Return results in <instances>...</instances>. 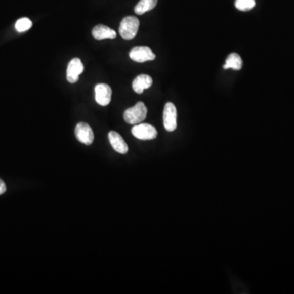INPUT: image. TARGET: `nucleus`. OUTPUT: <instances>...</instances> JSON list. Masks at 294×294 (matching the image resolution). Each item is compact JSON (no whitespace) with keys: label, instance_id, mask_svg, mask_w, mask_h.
Returning <instances> with one entry per match:
<instances>
[{"label":"nucleus","instance_id":"nucleus-2","mask_svg":"<svg viewBox=\"0 0 294 294\" xmlns=\"http://www.w3.org/2000/svg\"><path fill=\"white\" fill-rule=\"evenodd\" d=\"M139 20L136 17H126L121 21L119 34L125 40H132L135 38L139 29Z\"/></svg>","mask_w":294,"mask_h":294},{"label":"nucleus","instance_id":"nucleus-8","mask_svg":"<svg viewBox=\"0 0 294 294\" xmlns=\"http://www.w3.org/2000/svg\"><path fill=\"white\" fill-rule=\"evenodd\" d=\"M111 94L112 90L108 85L99 83L96 85L95 99L100 106H106L109 105L111 101Z\"/></svg>","mask_w":294,"mask_h":294},{"label":"nucleus","instance_id":"nucleus-5","mask_svg":"<svg viewBox=\"0 0 294 294\" xmlns=\"http://www.w3.org/2000/svg\"><path fill=\"white\" fill-rule=\"evenodd\" d=\"M129 57L134 62L140 63L155 59V53L149 47L146 46L134 47L129 53Z\"/></svg>","mask_w":294,"mask_h":294},{"label":"nucleus","instance_id":"nucleus-10","mask_svg":"<svg viewBox=\"0 0 294 294\" xmlns=\"http://www.w3.org/2000/svg\"><path fill=\"white\" fill-rule=\"evenodd\" d=\"M93 36L97 40H103V39H114L116 38L117 34L116 32L112 29L104 25H98L93 28Z\"/></svg>","mask_w":294,"mask_h":294},{"label":"nucleus","instance_id":"nucleus-4","mask_svg":"<svg viewBox=\"0 0 294 294\" xmlns=\"http://www.w3.org/2000/svg\"><path fill=\"white\" fill-rule=\"evenodd\" d=\"M132 134L139 140H153L157 138L158 133L155 128L148 123L136 124L132 129Z\"/></svg>","mask_w":294,"mask_h":294},{"label":"nucleus","instance_id":"nucleus-14","mask_svg":"<svg viewBox=\"0 0 294 294\" xmlns=\"http://www.w3.org/2000/svg\"><path fill=\"white\" fill-rule=\"evenodd\" d=\"M235 5L238 10L248 12L254 9L256 5V2L255 0H235Z\"/></svg>","mask_w":294,"mask_h":294},{"label":"nucleus","instance_id":"nucleus-15","mask_svg":"<svg viewBox=\"0 0 294 294\" xmlns=\"http://www.w3.org/2000/svg\"><path fill=\"white\" fill-rule=\"evenodd\" d=\"M16 30L18 32H25L30 30L32 26V21L29 18L23 17L18 20L16 23Z\"/></svg>","mask_w":294,"mask_h":294},{"label":"nucleus","instance_id":"nucleus-9","mask_svg":"<svg viewBox=\"0 0 294 294\" xmlns=\"http://www.w3.org/2000/svg\"><path fill=\"white\" fill-rule=\"evenodd\" d=\"M108 138L110 144L115 151L123 155L129 151V146L123 138L121 137L120 134L116 132L111 131L109 133Z\"/></svg>","mask_w":294,"mask_h":294},{"label":"nucleus","instance_id":"nucleus-16","mask_svg":"<svg viewBox=\"0 0 294 294\" xmlns=\"http://www.w3.org/2000/svg\"><path fill=\"white\" fill-rule=\"evenodd\" d=\"M6 190L7 187L5 182L2 179H0V195H3L6 191Z\"/></svg>","mask_w":294,"mask_h":294},{"label":"nucleus","instance_id":"nucleus-3","mask_svg":"<svg viewBox=\"0 0 294 294\" xmlns=\"http://www.w3.org/2000/svg\"><path fill=\"white\" fill-rule=\"evenodd\" d=\"M177 118L178 113L176 106L174 103L167 102L164 106L163 114V126L167 132H174L177 129Z\"/></svg>","mask_w":294,"mask_h":294},{"label":"nucleus","instance_id":"nucleus-6","mask_svg":"<svg viewBox=\"0 0 294 294\" xmlns=\"http://www.w3.org/2000/svg\"><path fill=\"white\" fill-rule=\"evenodd\" d=\"M74 133L78 141L87 146L91 145L94 141L93 129L88 123H83V122L78 123L75 127Z\"/></svg>","mask_w":294,"mask_h":294},{"label":"nucleus","instance_id":"nucleus-12","mask_svg":"<svg viewBox=\"0 0 294 294\" xmlns=\"http://www.w3.org/2000/svg\"><path fill=\"white\" fill-rule=\"evenodd\" d=\"M243 66V61L240 56L237 53H231L227 57L223 68L225 70L227 69H233L235 70H241Z\"/></svg>","mask_w":294,"mask_h":294},{"label":"nucleus","instance_id":"nucleus-1","mask_svg":"<svg viewBox=\"0 0 294 294\" xmlns=\"http://www.w3.org/2000/svg\"><path fill=\"white\" fill-rule=\"evenodd\" d=\"M147 108L143 102H139L135 106L127 109L123 113V119L129 124H138L146 119Z\"/></svg>","mask_w":294,"mask_h":294},{"label":"nucleus","instance_id":"nucleus-13","mask_svg":"<svg viewBox=\"0 0 294 294\" xmlns=\"http://www.w3.org/2000/svg\"><path fill=\"white\" fill-rule=\"evenodd\" d=\"M157 3H158V0H140L138 5H136L134 12L138 15H142L149 11L155 9Z\"/></svg>","mask_w":294,"mask_h":294},{"label":"nucleus","instance_id":"nucleus-7","mask_svg":"<svg viewBox=\"0 0 294 294\" xmlns=\"http://www.w3.org/2000/svg\"><path fill=\"white\" fill-rule=\"evenodd\" d=\"M85 66L79 58H74L69 62L67 71H66V78L69 83H74L78 82V76L83 73Z\"/></svg>","mask_w":294,"mask_h":294},{"label":"nucleus","instance_id":"nucleus-11","mask_svg":"<svg viewBox=\"0 0 294 294\" xmlns=\"http://www.w3.org/2000/svg\"><path fill=\"white\" fill-rule=\"evenodd\" d=\"M153 80L151 77L147 74H140L133 82V89L136 93L141 94L146 89H150Z\"/></svg>","mask_w":294,"mask_h":294}]
</instances>
